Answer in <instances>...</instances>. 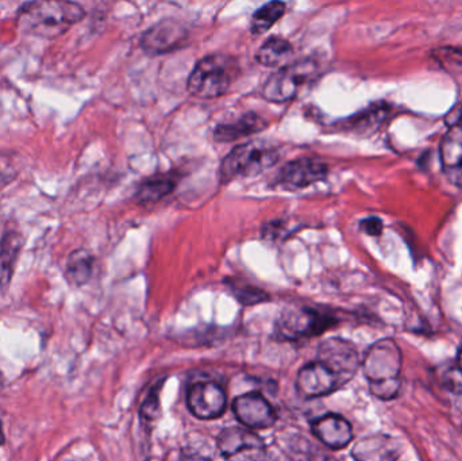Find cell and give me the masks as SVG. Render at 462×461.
<instances>
[{"instance_id": "obj_16", "label": "cell", "mask_w": 462, "mask_h": 461, "mask_svg": "<svg viewBox=\"0 0 462 461\" xmlns=\"http://www.w3.org/2000/svg\"><path fill=\"white\" fill-rule=\"evenodd\" d=\"M268 127V122L258 114L246 113L229 124H219L214 129V140L218 143H231V141L241 140L249 135L257 134Z\"/></svg>"}, {"instance_id": "obj_18", "label": "cell", "mask_w": 462, "mask_h": 461, "mask_svg": "<svg viewBox=\"0 0 462 461\" xmlns=\"http://www.w3.org/2000/svg\"><path fill=\"white\" fill-rule=\"evenodd\" d=\"M178 186V178L171 173H159L146 179L135 192V202L138 205L151 206L172 194Z\"/></svg>"}, {"instance_id": "obj_30", "label": "cell", "mask_w": 462, "mask_h": 461, "mask_svg": "<svg viewBox=\"0 0 462 461\" xmlns=\"http://www.w3.org/2000/svg\"><path fill=\"white\" fill-rule=\"evenodd\" d=\"M5 444V432H3L2 421H0V446Z\"/></svg>"}, {"instance_id": "obj_7", "label": "cell", "mask_w": 462, "mask_h": 461, "mask_svg": "<svg viewBox=\"0 0 462 461\" xmlns=\"http://www.w3.org/2000/svg\"><path fill=\"white\" fill-rule=\"evenodd\" d=\"M318 362L325 364L342 386L352 381L360 367L357 349L352 343L341 338H328L318 348Z\"/></svg>"}, {"instance_id": "obj_9", "label": "cell", "mask_w": 462, "mask_h": 461, "mask_svg": "<svg viewBox=\"0 0 462 461\" xmlns=\"http://www.w3.org/2000/svg\"><path fill=\"white\" fill-rule=\"evenodd\" d=\"M189 30L175 19H164L143 32L141 48L152 56L171 53L186 45Z\"/></svg>"}, {"instance_id": "obj_3", "label": "cell", "mask_w": 462, "mask_h": 461, "mask_svg": "<svg viewBox=\"0 0 462 461\" xmlns=\"http://www.w3.org/2000/svg\"><path fill=\"white\" fill-rule=\"evenodd\" d=\"M239 76V64L227 54H208L197 62L189 81V94L199 99H216L229 91Z\"/></svg>"}, {"instance_id": "obj_19", "label": "cell", "mask_w": 462, "mask_h": 461, "mask_svg": "<svg viewBox=\"0 0 462 461\" xmlns=\"http://www.w3.org/2000/svg\"><path fill=\"white\" fill-rule=\"evenodd\" d=\"M22 251V235L8 232L0 238V286L10 284Z\"/></svg>"}, {"instance_id": "obj_5", "label": "cell", "mask_w": 462, "mask_h": 461, "mask_svg": "<svg viewBox=\"0 0 462 461\" xmlns=\"http://www.w3.org/2000/svg\"><path fill=\"white\" fill-rule=\"evenodd\" d=\"M319 64L312 59L299 60L284 65L263 83L261 94L268 102L285 103L292 100L307 84L318 76Z\"/></svg>"}, {"instance_id": "obj_27", "label": "cell", "mask_w": 462, "mask_h": 461, "mask_svg": "<svg viewBox=\"0 0 462 461\" xmlns=\"http://www.w3.org/2000/svg\"><path fill=\"white\" fill-rule=\"evenodd\" d=\"M360 226L363 232H365L368 235H372V237H379L383 232L382 219L376 218V217H371V218L364 219V221L361 222Z\"/></svg>"}, {"instance_id": "obj_11", "label": "cell", "mask_w": 462, "mask_h": 461, "mask_svg": "<svg viewBox=\"0 0 462 461\" xmlns=\"http://www.w3.org/2000/svg\"><path fill=\"white\" fill-rule=\"evenodd\" d=\"M233 411L247 429H268L276 422V413L271 403L258 392H247L236 398Z\"/></svg>"}, {"instance_id": "obj_25", "label": "cell", "mask_w": 462, "mask_h": 461, "mask_svg": "<svg viewBox=\"0 0 462 461\" xmlns=\"http://www.w3.org/2000/svg\"><path fill=\"white\" fill-rule=\"evenodd\" d=\"M162 382L157 383L151 392H148V397L143 401L141 406V416L143 419L154 421L159 416L160 411V392H162Z\"/></svg>"}, {"instance_id": "obj_12", "label": "cell", "mask_w": 462, "mask_h": 461, "mask_svg": "<svg viewBox=\"0 0 462 461\" xmlns=\"http://www.w3.org/2000/svg\"><path fill=\"white\" fill-rule=\"evenodd\" d=\"M342 387L339 379L320 362L304 365L298 373L296 389L307 400L325 397Z\"/></svg>"}, {"instance_id": "obj_4", "label": "cell", "mask_w": 462, "mask_h": 461, "mask_svg": "<svg viewBox=\"0 0 462 461\" xmlns=\"http://www.w3.org/2000/svg\"><path fill=\"white\" fill-rule=\"evenodd\" d=\"M280 160V151L263 141H249L236 146L225 157L219 170L222 183L241 178H252L271 170Z\"/></svg>"}, {"instance_id": "obj_21", "label": "cell", "mask_w": 462, "mask_h": 461, "mask_svg": "<svg viewBox=\"0 0 462 461\" xmlns=\"http://www.w3.org/2000/svg\"><path fill=\"white\" fill-rule=\"evenodd\" d=\"M287 11V5L282 2L266 3L263 7L258 8L253 14L252 21H250V32L253 34L260 35L268 32Z\"/></svg>"}, {"instance_id": "obj_29", "label": "cell", "mask_w": 462, "mask_h": 461, "mask_svg": "<svg viewBox=\"0 0 462 461\" xmlns=\"http://www.w3.org/2000/svg\"><path fill=\"white\" fill-rule=\"evenodd\" d=\"M456 364H457L458 370L462 373V346L458 349L457 357H456Z\"/></svg>"}, {"instance_id": "obj_24", "label": "cell", "mask_w": 462, "mask_h": 461, "mask_svg": "<svg viewBox=\"0 0 462 461\" xmlns=\"http://www.w3.org/2000/svg\"><path fill=\"white\" fill-rule=\"evenodd\" d=\"M434 59L449 72L462 70V51L453 48H441L434 51Z\"/></svg>"}, {"instance_id": "obj_26", "label": "cell", "mask_w": 462, "mask_h": 461, "mask_svg": "<svg viewBox=\"0 0 462 461\" xmlns=\"http://www.w3.org/2000/svg\"><path fill=\"white\" fill-rule=\"evenodd\" d=\"M236 294L245 305H255V303L263 302L266 297L263 291H257L254 289H239V292H236Z\"/></svg>"}, {"instance_id": "obj_10", "label": "cell", "mask_w": 462, "mask_h": 461, "mask_svg": "<svg viewBox=\"0 0 462 461\" xmlns=\"http://www.w3.org/2000/svg\"><path fill=\"white\" fill-rule=\"evenodd\" d=\"M187 405L197 419H219L227 408L226 392L214 382H198L187 392Z\"/></svg>"}, {"instance_id": "obj_23", "label": "cell", "mask_w": 462, "mask_h": 461, "mask_svg": "<svg viewBox=\"0 0 462 461\" xmlns=\"http://www.w3.org/2000/svg\"><path fill=\"white\" fill-rule=\"evenodd\" d=\"M382 108H374V110L364 111L358 115L349 118L345 124L344 129L350 130V132L364 133L371 130L374 124H379L382 119Z\"/></svg>"}, {"instance_id": "obj_14", "label": "cell", "mask_w": 462, "mask_h": 461, "mask_svg": "<svg viewBox=\"0 0 462 461\" xmlns=\"http://www.w3.org/2000/svg\"><path fill=\"white\" fill-rule=\"evenodd\" d=\"M441 162L447 178L462 189V121L450 122L442 137Z\"/></svg>"}, {"instance_id": "obj_15", "label": "cell", "mask_w": 462, "mask_h": 461, "mask_svg": "<svg viewBox=\"0 0 462 461\" xmlns=\"http://www.w3.org/2000/svg\"><path fill=\"white\" fill-rule=\"evenodd\" d=\"M312 433L315 438L328 447V448L339 451L346 448L353 440V429L349 421L337 414H328L312 422Z\"/></svg>"}, {"instance_id": "obj_6", "label": "cell", "mask_w": 462, "mask_h": 461, "mask_svg": "<svg viewBox=\"0 0 462 461\" xmlns=\"http://www.w3.org/2000/svg\"><path fill=\"white\" fill-rule=\"evenodd\" d=\"M334 321L333 317L314 309H292L284 311L277 324V330L285 340L298 341L322 335Z\"/></svg>"}, {"instance_id": "obj_28", "label": "cell", "mask_w": 462, "mask_h": 461, "mask_svg": "<svg viewBox=\"0 0 462 461\" xmlns=\"http://www.w3.org/2000/svg\"><path fill=\"white\" fill-rule=\"evenodd\" d=\"M8 179H10V164L3 161L2 157H0V183L7 181Z\"/></svg>"}, {"instance_id": "obj_1", "label": "cell", "mask_w": 462, "mask_h": 461, "mask_svg": "<svg viewBox=\"0 0 462 461\" xmlns=\"http://www.w3.org/2000/svg\"><path fill=\"white\" fill-rule=\"evenodd\" d=\"M86 11L78 3L38 0L24 3L19 8L16 22L24 34L56 38L80 22Z\"/></svg>"}, {"instance_id": "obj_22", "label": "cell", "mask_w": 462, "mask_h": 461, "mask_svg": "<svg viewBox=\"0 0 462 461\" xmlns=\"http://www.w3.org/2000/svg\"><path fill=\"white\" fill-rule=\"evenodd\" d=\"M95 259L88 252L84 249L73 252L67 264V276L70 283L76 286L86 284L91 279Z\"/></svg>"}, {"instance_id": "obj_13", "label": "cell", "mask_w": 462, "mask_h": 461, "mask_svg": "<svg viewBox=\"0 0 462 461\" xmlns=\"http://www.w3.org/2000/svg\"><path fill=\"white\" fill-rule=\"evenodd\" d=\"M401 441L393 436L372 435L361 438L352 449V456L356 461H396L401 457Z\"/></svg>"}, {"instance_id": "obj_20", "label": "cell", "mask_w": 462, "mask_h": 461, "mask_svg": "<svg viewBox=\"0 0 462 461\" xmlns=\"http://www.w3.org/2000/svg\"><path fill=\"white\" fill-rule=\"evenodd\" d=\"M293 48L285 38L272 35L255 53V60L263 67H284L292 56Z\"/></svg>"}, {"instance_id": "obj_17", "label": "cell", "mask_w": 462, "mask_h": 461, "mask_svg": "<svg viewBox=\"0 0 462 461\" xmlns=\"http://www.w3.org/2000/svg\"><path fill=\"white\" fill-rule=\"evenodd\" d=\"M263 447V440L247 428H226L218 438V448L225 457L236 456L239 452L261 449Z\"/></svg>"}, {"instance_id": "obj_2", "label": "cell", "mask_w": 462, "mask_h": 461, "mask_svg": "<svg viewBox=\"0 0 462 461\" xmlns=\"http://www.w3.org/2000/svg\"><path fill=\"white\" fill-rule=\"evenodd\" d=\"M401 348L391 338L377 341L364 357L363 370L369 382L372 394L382 401L395 400L401 392Z\"/></svg>"}, {"instance_id": "obj_8", "label": "cell", "mask_w": 462, "mask_h": 461, "mask_svg": "<svg viewBox=\"0 0 462 461\" xmlns=\"http://www.w3.org/2000/svg\"><path fill=\"white\" fill-rule=\"evenodd\" d=\"M328 173V167L325 162L311 157H300L282 165L274 179V186L287 191H296L322 181Z\"/></svg>"}]
</instances>
